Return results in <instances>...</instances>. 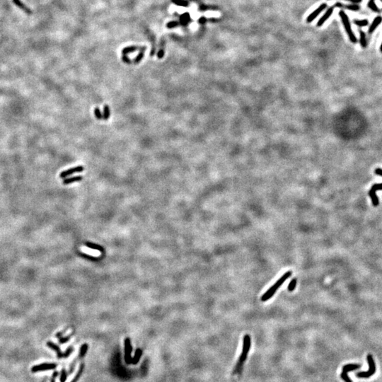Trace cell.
<instances>
[{
    "mask_svg": "<svg viewBox=\"0 0 382 382\" xmlns=\"http://www.w3.org/2000/svg\"><path fill=\"white\" fill-rule=\"evenodd\" d=\"M251 336L249 335H248V334H246V335H245L244 337L242 352H241V355H240L239 361H238L237 362L236 368H235V370L234 372V374H238L241 372V370H242L243 365H244L246 360V358H247L248 352H249V350L251 349Z\"/></svg>",
    "mask_w": 382,
    "mask_h": 382,
    "instance_id": "obj_1",
    "label": "cell"
},
{
    "mask_svg": "<svg viewBox=\"0 0 382 382\" xmlns=\"http://www.w3.org/2000/svg\"><path fill=\"white\" fill-rule=\"evenodd\" d=\"M292 271H287L285 275H283L280 277V278L277 280L275 283L274 285H272V287H270L269 290L267 291L266 292L264 293V295L261 296V301H268L269 299H270L272 296H273L275 293L277 292V290H278L280 287H281V285L286 281V280H287L291 275H292Z\"/></svg>",
    "mask_w": 382,
    "mask_h": 382,
    "instance_id": "obj_2",
    "label": "cell"
},
{
    "mask_svg": "<svg viewBox=\"0 0 382 382\" xmlns=\"http://www.w3.org/2000/svg\"><path fill=\"white\" fill-rule=\"evenodd\" d=\"M339 16H340V17L341 18L342 22H343V23L345 29L347 33H348V35L350 41L352 42H353V43H356V42H357V40L356 36H355L353 31H352V30L351 25H350V23L348 15L345 14V12L344 11H340V12H339Z\"/></svg>",
    "mask_w": 382,
    "mask_h": 382,
    "instance_id": "obj_3",
    "label": "cell"
},
{
    "mask_svg": "<svg viewBox=\"0 0 382 382\" xmlns=\"http://www.w3.org/2000/svg\"><path fill=\"white\" fill-rule=\"evenodd\" d=\"M367 362L369 365V370L367 372H358L356 374V376L359 378H369L374 375L376 372V365L375 360L373 359L372 355L369 354L367 356Z\"/></svg>",
    "mask_w": 382,
    "mask_h": 382,
    "instance_id": "obj_4",
    "label": "cell"
},
{
    "mask_svg": "<svg viewBox=\"0 0 382 382\" xmlns=\"http://www.w3.org/2000/svg\"><path fill=\"white\" fill-rule=\"evenodd\" d=\"M361 367L360 365L358 364H348L345 365L343 368V372L341 373V378L345 382H352L351 379H350L348 376V373L351 371H354L358 370Z\"/></svg>",
    "mask_w": 382,
    "mask_h": 382,
    "instance_id": "obj_5",
    "label": "cell"
},
{
    "mask_svg": "<svg viewBox=\"0 0 382 382\" xmlns=\"http://www.w3.org/2000/svg\"><path fill=\"white\" fill-rule=\"evenodd\" d=\"M132 344L130 338L125 340V362L127 365L131 364L132 362Z\"/></svg>",
    "mask_w": 382,
    "mask_h": 382,
    "instance_id": "obj_6",
    "label": "cell"
},
{
    "mask_svg": "<svg viewBox=\"0 0 382 382\" xmlns=\"http://www.w3.org/2000/svg\"><path fill=\"white\" fill-rule=\"evenodd\" d=\"M57 367V365L55 363H44V364L33 366L31 369L32 372H38L41 371H47L54 370Z\"/></svg>",
    "mask_w": 382,
    "mask_h": 382,
    "instance_id": "obj_7",
    "label": "cell"
},
{
    "mask_svg": "<svg viewBox=\"0 0 382 382\" xmlns=\"http://www.w3.org/2000/svg\"><path fill=\"white\" fill-rule=\"evenodd\" d=\"M83 171H84V167H83L82 166H79L71 168V169L64 171L61 173L60 174V178H65L67 177H68L69 176H71L72 174H74V173H75L82 172Z\"/></svg>",
    "mask_w": 382,
    "mask_h": 382,
    "instance_id": "obj_8",
    "label": "cell"
},
{
    "mask_svg": "<svg viewBox=\"0 0 382 382\" xmlns=\"http://www.w3.org/2000/svg\"><path fill=\"white\" fill-rule=\"evenodd\" d=\"M327 4H322L321 5H320L319 8H317V9L314 11V12H312L311 14H310L308 17L306 18V21L308 23H311L313 21L315 18H316L318 16H319L320 13H321L323 11H324L325 8L327 7Z\"/></svg>",
    "mask_w": 382,
    "mask_h": 382,
    "instance_id": "obj_9",
    "label": "cell"
},
{
    "mask_svg": "<svg viewBox=\"0 0 382 382\" xmlns=\"http://www.w3.org/2000/svg\"><path fill=\"white\" fill-rule=\"evenodd\" d=\"M334 8H335V7H334V6H332V7H330L328 8V10L326 11V12H325V13L324 14V15L323 16V17L320 18L319 21H318V23H317V26H318V27H320V26H323V24H324V23L325 22V21H326L328 19V18H330V16L332 15V14H333Z\"/></svg>",
    "mask_w": 382,
    "mask_h": 382,
    "instance_id": "obj_10",
    "label": "cell"
},
{
    "mask_svg": "<svg viewBox=\"0 0 382 382\" xmlns=\"http://www.w3.org/2000/svg\"><path fill=\"white\" fill-rule=\"evenodd\" d=\"M12 2L16 5V6H17L21 10H23V12L26 13L27 14H33V12H32L31 9H30L28 7H26V5L21 1V0H12Z\"/></svg>",
    "mask_w": 382,
    "mask_h": 382,
    "instance_id": "obj_11",
    "label": "cell"
},
{
    "mask_svg": "<svg viewBox=\"0 0 382 382\" xmlns=\"http://www.w3.org/2000/svg\"><path fill=\"white\" fill-rule=\"evenodd\" d=\"M382 22V17H380V16H378V17H376L375 19H374L373 22L372 23V24H371L370 28H369V33H372L374 31L376 30V28L378 27L379 25L381 24V23Z\"/></svg>",
    "mask_w": 382,
    "mask_h": 382,
    "instance_id": "obj_12",
    "label": "cell"
},
{
    "mask_svg": "<svg viewBox=\"0 0 382 382\" xmlns=\"http://www.w3.org/2000/svg\"><path fill=\"white\" fill-rule=\"evenodd\" d=\"M333 6L335 7L344 8V9L352 11H357L360 9V6H358L357 4H343L342 3H336L335 5H333Z\"/></svg>",
    "mask_w": 382,
    "mask_h": 382,
    "instance_id": "obj_13",
    "label": "cell"
},
{
    "mask_svg": "<svg viewBox=\"0 0 382 382\" xmlns=\"http://www.w3.org/2000/svg\"><path fill=\"white\" fill-rule=\"evenodd\" d=\"M47 345L50 348L52 349L53 350H55L56 352H57V356H58L59 358H62L63 357V352H61L60 348H59V347L57 345H55V343H52V342H47Z\"/></svg>",
    "mask_w": 382,
    "mask_h": 382,
    "instance_id": "obj_14",
    "label": "cell"
},
{
    "mask_svg": "<svg viewBox=\"0 0 382 382\" xmlns=\"http://www.w3.org/2000/svg\"><path fill=\"white\" fill-rule=\"evenodd\" d=\"M82 179H83V177L82 176H74V177L65 179V180L62 181V183H63V185H69V184H71L72 183L81 181Z\"/></svg>",
    "mask_w": 382,
    "mask_h": 382,
    "instance_id": "obj_15",
    "label": "cell"
},
{
    "mask_svg": "<svg viewBox=\"0 0 382 382\" xmlns=\"http://www.w3.org/2000/svg\"><path fill=\"white\" fill-rule=\"evenodd\" d=\"M368 193H369V196H370L371 199H372V204L374 206L377 207L379 204V201L378 197L376 194V191H374V190L372 189H371L370 191H369Z\"/></svg>",
    "mask_w": 382,
    "mask_h": 382,
    "instance_id": "obj_16",
    "label": "cell"
},
{
    "mask_svg": "<svg viewBox=\"0 0 382 382\" xmlns=\"http://www.w3.org/2000/svg\"><path fill=\"white\" fill-rule=\"evenodd\" d=\"M141 355H142V350H141L140 348H137L136 350L134 357L132 358V362H131V363L133 365H137L139 361H140Z\"/></svg>",
    "mask_w": 382,
    "mask_h": 382,
    "instance_id": "obj_17",
    "label": "cell"
},
{
    "mask_svg": "<svg viewBox=\"0 0 382 382\" xmlns=\"http://www.w3.org/2000/svg\"><path fill=\"white\" fill-rule=\"evenodd\" d=\"M84 367H85L84 364V363H82L81 365H80V367H79L78 372H77V375H75V376H74L72 380L71 381V382H77V381H79V379L80 377H81V376L82 375L83 372H84Z\"/></svg>",
    "mask_w": 382,
    "mask_h": 382,
    "instance_id": "obj_18",
    "label": "cell"
},
{
    "mask_svg": "<svg viewBox=\"0 0 382 382\" xmlns=\"http://www.w3.org/2000/svg\"><path fill=\"white\" fill-rule=\"evenodd\" d=\"M88 351V345L87 343L83 344L80 348L79 354V359L81 360L85 357Z\"/></svg>",
    "mask_w": 382,
    "mask_h": 382,
    "instance_id": "obj_19",
    "label": "cell"
},
{
    "mask_svg": "<svg viewBox=\"0 0 382 382\" xmlns=\"http://www.w3.org/2000/svg\"><path fill=\"white\" fill-rule=\"evenodd\" d=\"M360 44H361L362 47H366L367 45V42L366 40V34L364 31L360 30Z\"/></svg>",
    "mask_w": 382,
    "mask_h": 382,
    "instance_id": "obj_20",
    "label": "cell"
},
{
    "mask_svg": "<svg viewBox=\"0 0 382 382\" xmlns=\"http://www.w3.org/2000/svg\"><path fill=\"white\" fill-rule=\"evenodd\" d=\"M181 20V23L183 26H186L188 24V23L189 22V21L191 20V18H190V14L188 13H186V14H183L181 16L180 18Z\"/></svg>",
    "mask_w": 382,
    "mask_h": 382,
    "instance_id": "obj_21",
    "label": "cell"
},
{
    "mask_svg": "<svg viewBox=\"0 0 382 382\" xmlns=\"http://www.w3.org/2000/svg\"><path fill=\"white\" fill-rule=\"evenodd\" d=\"M110 108H109V106L108 105L104 106L103 108V119L105 120V121H107L109 117H110Z\"/></svg>",
    "mask_w": 382,
    "mask_h": 382,
    "instance_id": "obj_22",
    "label": "cell"
},
{
    "mask_svg": "<svg viewBox=\"0 0 382 382\" xmlns=\"http://www.w3.org/2000/svg\"><path fill=\"white\" fill-rule=\"evenodd\" d=\"M367 6H368V7H370V9L373 11V12H380V10H379V9L377 7V6H376V4L375 3V0H370V2H369Z\"/></svg>",
    "mask_w": 382,
    "mask_h": 382,
    "instance_id": "obj_23",
    "label": "cell"
},
{
    "mask_svg": "<svg viewBox=\"0 0 382 382\" xmlns=\"http://www.w3.org/2000/svg\"><path fill=\"white\" fill-rule=\"evenodd\" d=\"M87 246L89 247L91 249H93L96 251H99L102 252L103 249V248L101 246L99 245H97L96 244H93V243H87Z\"/></svg>",
    "mask_w": 382,
    "mask_h": 382,
    "instance_id": "obj_24",
    "label": "cell"
},
{
    "mask_svg": "<svg viewBox=\"0 0 382 382\" xmlns=\"http://www.w3.org/2000/svg\"><path fill=\"white\" fill-rule=\"evenodd\" d=\"M139 48L138 47L136 46H130V47H127L122 50V55H127L128 53H131V52H134L135 50H137Z\"/></svg>",
    "mask_w": 382,
    "mask_h": 382,
    "instance_id": "obj_25",
    "label": "cell"
},
{
    "mask_svg": "<svg viewBox=\"0 0 382 382\" xmlns=\"http://www.w3.org/2000/svg\"><path fill=\"white\" fill-rule=\"evenodd\" d=\"M354 23L360 27H364V26H367L369 24V21L367 19L363 20H355L354 21Z\"/></svg>",
    "mask_w": 382,
    "mask_h": 382,
    "instance_id": "obj_26",
    "label": "cell"
},
{
    "mask_svg": "<svg viewBox=\"0 0 382 382\" xmlns=\"http://www.w3.org/2000/svg\"><path fill=\"white\" fill-rule=\"evenodd\" d=\"M172 2L176 5H178V6L185 7L188 6V2L185 1V0H172Z\"/></svg>",
    "mask_w": 382,
    "mask_h": 382,
    "instance_id": "obj_27",
    "label": "cell"
},
{
    "mask_svg": "<svg viewBox=\"0 0 382 382\" xmlns=\"http://www.w3.org/2000/svg\"><path fill=\"white\" fill-rule=\"evenodd\" d=\"M67 372H66L65 369H62V371H61L60 381V382H65L67 381Z\"/></svg>",
    "mask_w": 382,
    "mask_h": 382,
    "instance_id": "obj_28",
    "label": "cell"
},
{
    "mask_svg": "<svg viewBox=\"0 0 382 382\" xmlns=\"http://www.w3.org/2000/svg\"><path fill=\"white\" fill-rule=\"evenodd\" d=\"M94 115L95 117H97V119L98 120H102L103 119V115L101 113V111L100 110V108H98V107H97V108H95L94 109Z\"/></svg>",
    "mask_w": 382,
    "mask_h": 382,
    "instance_id": "obj_29",
    "label": "cell"
},
{
    "mask_svg": "<svg viewBox=\"0 0 382 382\" xmlns=\"http://www.w3.org/2000/svg\"><path fill=\"white\" fill-rule=\"evenodd\" d=\"M296 285V279L295 278L290 282L289 285H288V290H289L290 292H292V291L295 290Z\"/></svg>",
    "mask_w": 382,
    "mask_h": 382,
    "instance_id": "obj_30",
    "label": "cell"
},
{
    "mask_svg": "<svg viewBox=\"0 0 382 382\" xmlns=\"http://www.w3.org/2000/svg\"><path fill=\"white\" fill-rule=\"evenodd\" d=\"M72 351H73L72 347H69V348L67 349V350L65 352H63V358H67L69 355L72 354Z\"/></svg>",
    "mask_w": 382,
    "mask_h": 382,
    "instance_id": "obj_31",
    "label": "cell"
},
{
    "mask_svg": "<svg viewBox=\"0 0 382 382\" xmlns=\"http://www.w3.org/2000/svg\"><path fill=\"white\" fill-rule=\"evenodd\" d=\"M143 57H144V52H143V51H142V52L141 51V52L140 53V54H139V55L137 56V57H136V58L135 59V60H134V62H135V64H137V63H139V62H140V61H141V60H142Z\"/></svg>",
    "mask_w": 382,
    "mask_h": 382,
    "instance_id": "obj_32",
    "label": "cell"
},
{
    "mask_svg": "<svg viewBox=\"0 0 382 382\" xmlns=\"http://www.w3.org/2000/svg\"><path fill=\"white\" fill-rule=\"evenodd\" d=\"M77 365V360L73 361V362L70 365V367H69V375H72L74 372V370H75V367Z\"/></svg>",
    "mask_w": 382,
    "mask_h": 382,
    "instance_id": "obj_33",
    "label": "cell"
},
{
    "mask_svg": "<svg viewBox=\"0 0 382 382\" xmlns=\"http://www.w3.org/2000/svg\"><path fill=\"white\" fill-rule=\"evenodd\" d=\"M178 25H179V23L178 22V21H171V22L167 23L166 26L169 28H172L176 27V26H178Z\"/></svg>",
    "mask_w": 382,
    "mask_h": 382,
    "instance_id": "obj_34",
    "label": "cell"
},
{
    "mask_svg": "<svg viewBox=\"0 0 382 382\" xmlns=\"http://www.w3.org/2000/svg\"><path fill=\"white\" fill-rule=\"evenodd\" d=\"M374 190V191H381L382 190V183H379V184H375V185H373L372 188Z\"/></svg>",
    "mask_w": 382,
    "mask_h": 382,
    "instance_id": "obj_35",
    "label": "cell"
},
{
    "mask_svg": "<svg viewBox=\"0 0 382 382\" xmlns=\"http://www.w3.org/2000/svg\"><path fill=\"white\" fill-rule=\"evenodd\" d=\"M122 60H123V62H125V63H127V64H131V62H132L130 59L126 55H122Z\"/></svg>",
    "mask_w": 382,
    "mask_h": 382,
    "instance_id": "obj_36",
    "label": "cell"
},
{
    "mask_svg": "<svg viewBox=\"0 0 382 382\" xmlns=\"http://www.w3.org/2000/svg\"><path fill=\"white\" fill-rule=\"evenodd\" d=\"M70 337H71V336H67V337L60 338V340H59V342H60V343H61V344L65 343L66 342H67V341L69 340V339H70Z\"/></svg>",
    "mask_w": 382,
    "mask_h": 382,
    "instance_id": "obj_37",
    "label": "cell"
},
{
    "mask_svg": "<svg viewBox=\"0 0 382 382\" xmlns=\"http://www.w3.org/2000/svg\"><path fill=\"white\" fill-rule=\"evenodd\" d=\"M164 50H163V49H161L159 51L158 54H157V56H158V58L159 59H161V58H163V57H164Z\"/></svg>",
    "mask_w": 382,
    "mask_h": 382,
    "instance_id": "obj_38",
    "label": "cell"
},
{
    "mask_svg": "<svg viewBox=\"0 0 382 382\" xmlns=\"http://www.w3.org/2000/svg\"><path fill=\"white\" fill-rule=\"evenodd\" d=\"M375 173L376 175L382 176V169H379V168L378 169H376L375 171Z\"/></svg>",
    "mask_w": 382,
    "mask_h": 382,
    "instance_id": "obj_39",
    "label": "cell"
},
{
    "mask_svg": "<svg viewBox=\"0 0 382 382\" xmlns=\"http://www.w3.org/2000/svg\"><path fill=\"white\" fill-rule=\"evenodd\" d=\"M57 376H58V372H55L54 374H53L52 378L51 379V382H55V378L57 377Z\"/></svg>",
    "mask_w": 382,
    "mask_h": 382,
    "instance_id": "obj_40",
    "label": "cell"
},
{
    "mask_svg": "<svg viewBox=\"0 0 382 382\" xmlns=\"http://www.w3.org/2000/svg\"><path fill=\"white\" fill-rule=\"evenodd\" d=\"M205 21H206V18H205V17H201L199 19V23H201V24H203V23H205Z\"/></svg>",
    "mask_w": 382,
    "mask_h": 382,
    "instance_id": "obj_41",
    "label": "cell"
},
{
    "mask_svg": "<svg viewBox=\"0 0 382 382\" xmlns=\"http://www.w3.org/2000/svg\"><path fill=\"white\" fill-rule=\"evenodd\" d=\"M345 1H348L352 2V3H360V2H362V0H345Z\"/></svg>",
    "mask_w": 382,
    "mask_h": 382,
    "instance_id": "obj_42",
    "label": "cell"
},
{
    "mask_svg": "<svg viewBox=\"0 0 382 382\" xmlns=\"http://www.w3.org/2000/svg\"><path fill=\"white\" fill-rule=\"evenodd\" d=\"M380 50H381V52H382V43H381V47H380Z\"/></svg>",
    "mask_w": 382,
    "mask_h": 382,
    "instance_id": "obj_43",
    "label": "cell"
},
{
    "mask_svg": "<svg viewBox=\"0 0 382 382\" xmlns=\"http://www.w3.org/2000/svg\"><path fill=\"white\" fill-rule=\"evenodd\" d=\"M381 2H382V0H381Z\"/></svg>",
    "mask_w": 382,
    "mask_h": 382,
    "instance_id": "obj_44",
    "label": "cell"
}]
</instances>
